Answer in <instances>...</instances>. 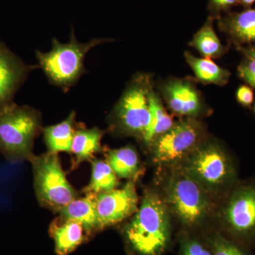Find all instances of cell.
Segmentation results:
<instances>
[{"mask_svg":"<svg viewBox=\"0 0 255 255\" xmlns=\"http://www.w3.org/2000/svg\"><path fill=\"white\" fill-rule=\"evenodd\" d=\"M38 65L25 63L0 40V114L15 105L14 97Z\"/></svg>","mask_w":255,"mask_h":255,"instance_id":"cell-11","label":"cell"},{"mask_svg":"<svg viewBox=\"0 0 255 255\" xmlns=\"http://www.w3.org/2000/svg\"><path fill=\"white\" fill-rule=\"evenodd\" d=\"M255 0H238V4H241L246 9L251 8L252 5L254 4Z\"/></svg>","mask_w":255,"mask_h":255,"instance_id":"cell-29","label":"cell"},{"mask_svg":"<svg viewBox=\"0 0 255 255\" xmlns=\"http://www.w3.org/2000/svg\"><path fill=\"white\" fill-rule=\"evenodd\" d=\"M150 118L148 127L142 140L146 144L152 143L156 138L169 130L174 125L173 119L164 110L163 105L153 91L149 97Z\"/></svg>","mask_w":255,"mask_h":255,"instance_id":"cell-19","label":"cell"},{"mask_svg":"<svg viewBox=\"0 0 255 255\" xmlns=\"http://www.w3.org/2000/svg\"><path fill=\"white\" fill-rule=\"evenodd\" d=\"M237 4L238 0H209V9L218 18L221 11H227Z\"/></svg>","mask_w":255,"mask_h":255,"instance_id":"cell-26","label":"cell"},{"mask_svg":"<svg viewBox=\"0 0 255 255\" xmlns=\"http://www.w3.org/2000/svg\"><path fill=\"white\" fill-rule=\"evenodd\" d=\"M41 114L29 106L15 104L0 114V153L11 163L29 161L42 131Z\"/></svg>","mask_w":255,"mask_h":255,"instance_id":"cell-3","label":"cell"},{"mask_svg":"<svg viewBox=\"0 0 255 255\" xmlns=\"http://www.w3.org/2000/svg\"><path fill=\"white\" fill-rule=\"evenodd\" d=\"M167 191L169 206L184 226L196 227L207 217L211 211L209 191L184 169L171 178Z\"/></svg>","mask_w":255,"mask_h":255,"instance_id":"cell-7","label":"cell"},{"mask_svg":"<svg viewBox=\"0 0 255 255\" xmlns=\"http://www.w3.org/2000/svg\"><path fill=\"white\" fill-rule=\"evenodd\" d=\"M212 253L213 255H251L247 247L220 234L213 238Z\"/></svg>","mask_w":255,"mask_h":255,"instance_id":"cell-23","label":"cell"},{"mask_svg":"<svg viewBox=\"0 0 255 255\" xmlns=\"http://www.w3.org/2000/svg\"><path fill=\"white\" fill-rule=\"evenodd\" d=\"M92 175L88 185L84 188L85 194H98L117 189L118 177L107 161L92 159Z\"/></svg>","mask_w":255,"mask_h":255,"instance_id":"cell-20","label":"cell"},{"mask_svg":"<svg viewBox=\"0 0 255 255\" xmlns=\"http://www.w3.org/2000/svg\"><path fill=\"white\" fill-rule=\"evenodd\" d=\"M185 58L195 73L196 78L206 84L226 85L230 78V73L216 65L210 58H198L186 52Z\"/></svg>","mask_w":255,"mask_h":255,"instance_id":"cell-21","label":"cell"},{"mask_svg":"<svg viewBox=\"0 0 255 255\" xmlns=\"http://www.w3.org/2000/svg\"><path fill=\"white\" fill-rule=\"evenodd\" d=\"M238 50L243 52L247 57H251V58H255V45L249 47L240 46L238 47Z\"/></svg>","mask_w":255,"mask_h":255,"instance_id":"cell-28","label":"cell"},{"mask_svg":"<svg viewBox=\"0 0 255 255\" xmlns=\"http://www.w3.org/2000/svg\"><path fill=\"white\" fill-rule=\"evenodd\" d=\"M201 135V126L192 119L174 124L151 143L155 162L169 163L185 157L198 145Z\"/></svg>","mask_w":255,"mask_h":255,"instance_id":"cell-9","label":"cell"},{"mask_svg":"<svg viewBox=\"0 0 255 255\" xmlns=\"http://www.w3.org/2000/svg\"><path fill=\"white\" fill-rule=\"evenodd\" d=\"M110 41L107 38H94L87 43H80L73 29L69 43H60L54 38L49 52L37 50L38 68L43 70L51 85L68 92L87 73L85 58L87 53L95 46Z\"/></svg>","mask_w":255,"mask_h":255,"instance_id":"cell-2","label":"cell"},{"mask_svg":"<svg viewBox=\"0 0 255 255\" xmlns=\"http://www.w3.org/2000/svg\"><path fill=\"white\" fill-rule=\"evenodd\" d=\"M167 210L158 194L145 193L141 205L124 229L128 243L137 255H163L170 240Z\"/></svg>","mask_w":255,"mask_h":255,"instance_id":"cell-1","label":"cell"},{"mask_svg":"<svg viewBox=\"0 0 255 255\" xmlns=\"http://www.w3.org/2000/svg\"><path fill=\"white\" fill-rule=\"evenodd\" d=\"M219 26L238 47L255 43V9L219 16Z\"/></svg>","mask_w":255,"mask_h":255,"instance_id":"cell-14","label":"cell"},{"mask_svg":"<svg viewBox=\"0 0 255 255\" xmlns=\"http://www.w3.org/2000/svg\"><path fill=\"white\" fill-rule=\"evenodd\" d=\"M29 162L33 174V187L40 205L58 213L78 198V193L70 184L57 154L33 155Z\"/></svg>","mask_w":255,"mask_h":255,"instance_id":"cell-4","label":"cell"},{"mask_svg":"<svg viewBox=\"0 0 255 255\" xmlns=\"http://www.w3.org/2000/svg\"><path fill=\"white\" fill-rule=\"evenodd\" d=\"M182 255H213L201 242L195 239H186L183 242Z\"/></svg>","mask_w":255,"mask_h":255,"instance_id":"cell-25","label":"cell"},{"mask_svg":"<svg viewBox=\"0 0 255 255\" xmlns=\"http://www.w3.org/2000/svg\"><path fill=\"white\" fill-rule=\"evenodd\" d=\"M135 180L128 181L120 189L96 195V211L99 231L122 222L135 214L137 210Z\"/></svg>","mask_w":255,"mask_h":255,"instance_id":"cell-10","label":"cell"},{"mask_svg":"<svg viewBox=\"0 0 255 255\" xmlns=\"http://www.w3.org/2000/svg\"><path fill=\"white\" fill-rule=\"evenodd\" d=\"M78 125L76 114L72 112L63 122L43 128V140L48 152L57 155L61 152L70 154L74 134Z\"/></svg>","mask_w":255,"mask_h":255,"instance_id":"cell-16","label":"cell"},{"mask_svg":"<svg viewBox=\"0 0 255 255\" xmlns=\"http://www.w3.org/2000/svg\"><path fill=\"white\" fill-rule=\"evenodd\" d=\"M105 130L97 127L87 128L85 126L78 125L74 134L71 146L72 165L71 170L78 168L85 162H90L95 158L96 154L105 152L102 147V137L105 135Z\"/></svg>","mask_w":255,"mask_h":255,"instance_id":"cell-13","label":"cell"},{"mask_svg":"<svg viewBox=\"0 0 255 255\" xmlns=\"http://www.w3.org/2000/svg\"><path fill=\"white\" fill-rule=\"evenodd\" d=\"M213 21L214 17L210 16L204 26L194 36L190 45L206 58H217L224 54L226 48L214 31Z\"/></svg>","mask_w":255,"mask_h":255,"instance_id":"cell-22","label":"cell"},{"mask_svg":"<svg viewBox=\"0 0 255 255\" xmlns=\"http://www.w3.org/2000/svg\"><path fill=\"white\" fill-rule=\"evenodd\" d=\"M107 162L117 177L122 179H136L140 170V162L136 150L131 147L105 151Z\"/></svg>","mask_w":255,"mask_h":255,"instance_id":"cell-18","label":"cell"},{"mask_svg":"<svg viewBox=\"0 0 255 255\" xmlns=\"http://www.w3.org/2000/svg\"><path fill=\"white\" fill-rule=\"evenodd\" d=\"M240 77L255 88V58L247 57L238 67Z\"/></svg>","mask_w":255,"mask_h":255,"instance_id":"cell-24","label":"cell"},{"mask_svg":"<svg viewBox=\"0 0 255 255\" xmlns=\"http://www.w3.org/2000/svg\"><path fill=\"white\" fill-rule=\"evenodd\" d=\"M96 195L85 194V197L77 198L60 210V217L81 223L87 234L99 231L98 219L96 211Z\"/></svg>","mask_w":255,"mask_h":255,"instance_id":"cell-17","label":"cell"},{"mask_svg":"<svg viewBox=\"0 0 255 255\" xmlns=\"http://www.w3.org/2000/svg\"><path fill=\"white\" fill-rule=\"evenodd\" d=\"M237 99L239 103L244 107H251L254 100V93L251 87L243 85L237 92Z\"/></svg>","mask_w":255,"mask_h":255,"instance_id":"cell-27","label":"cell"},{"mask_svg":"<svg viewBox=\"0 0 255 255\" xmlns=\"http://www.w3.org/2000/svg\"><path fill=\"white\" fill-rule=\"evenodd\" d=\"M152 90L147 75L132 78L112 114L113 125L119 131L142 139L150 122L149 97Z\"/></svg>","mask_w":255,"mask_h":255,"instance_id":"cell-6","label":"cell"},{"mask_svg":"<svg viewBox=\"0 0 255 255\" xmlns=\"http://www.w3.org/2000/svg\"><path fill=\"white\" fill-rule=\"evenodd\" d=\"M162 92L169 108L178 116L191 118L202 111L201 96L195 86L187 80H170L164 84Z\"/></svg>","mask_w":255,"mask_h":255,"instance_id":"cell-12","label":"cell"},{"mask_svg":"<svg viewBox=\"0 0 255 255\" xmlns=\"http://www.w3.org/2000/svg\"><path fill=\"white\" fill-rule=\"evenodd\" d=\"M185 157L182 169L206 191L223 190L236 184L232 159L219 145H198Z\"/></svg>","mask_w":255,"mask_h":255,"instance_id":"cell-5","label":"cell"},{"mask_svg":"<svg viewBox=\"0 0 255 255\" xmlns=\"http://www.w3.org/2000/svg\"><path fill=\"white\" fill-rule=\"evenodd\" d=\"M222 221L230 238L247 248L255 244V180L233 185Z\"/></svg>","mask_w":255,"mask_h":255,"instance_id":"cell-8","label":"cell"},{"mask_svg":"<svg viewBox=\"0 0 255 255\" xmlns=\"http://www.w3.org/2000/svg\"><path fill=\"white\" fill-rule=\"evenodd\" d=\"M50 235L55 243L58 255H68L86 240V230L81 223L61 217L50 224Z\"/></svg>","mask_w":255,"mask_h":255,"instance_id":"cell-15","label":"cell"}]
</instances>
